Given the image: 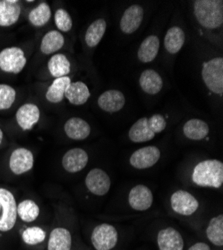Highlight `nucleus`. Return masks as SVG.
<instances>
[{
	"instance_id": "f257e3e1",
	"label": "nucleus",
	"mask_w": 223,
	"mask_h": 250,
	"mask_svg": "<svg viewBox=\"0 0 223 250\" xmlns=\"http://www.w3.org/2000/svg\"><path fill=\"white\" fill-rule=\"evenodd\" d=\"M193 10L198 23L206 29H216L223 23L221 0H195Z\"/></svg>"
},
{
	"instance_id": "f03ea898",
	"label": "nucleus",
	"mask_w": 223,
	"mask_h": 250,
	"mask_svg": "<svg viewBox=\"0 0 223 250\" xmlns=\"http://www.w3.org/2000/svg\"><path fill=\"white\" fill-rule=\"evenodd\" d=\"M192 181L198 186L219 188L223 183V163L216 159L199 162L193 169Z\"/></svg>"
},
{
	"instance_id": "7ed1b4c3",
	"label": "nucleus",
	"mask_w": 223,
	"mask_h": 250,
	"mask_svg": "<svg viewBox=\"0 0 223 250\" xmlns=\"http://www.w3.org/2000/svg\"><path fill=\"white\" fill-rule=\"evenodd\" d=\"M206 87L213 93L223 94V59L213 58L203 64L201 71Z\"/></svg>"
},
{
	"instance_id": "20e7f679",
	"label": "nucleus",
	"mask_w": 223,
	"mask_h": 250,
	"mask_svg": "<svg viewBox=\"0 0 223 250\" xmlns=\"http://www.w3.org/2000/svg\"><path fill=\"white\" fill-rule=\"evenodd\" d=\"M27 63L24 51L16 46L7 47L0 51V69L5 73L18 74Z\"/></svg>"
},
{
	"instance_id": "39448f33",
	"label": "nucleus",
	"mask_w": 223,
	"mask_h": 250,
	"mask_svg": "<svg viewBox=\"0 0 223 250\" xmlns=\"http://www.w3.org/2000/svg\"><path fill=\"white\" fill-rule=\"evenodd\" d=\"M0 205L2 210L0 216V231L8 232L16 223L17 204L14 195L5 188H0Z\"/></svg>"
},
{
	"instance_id": "423d86ee",
	"label": "nucleus",
	"mask_w": 223,
	"mask_h": 250,
	"mask_svg": "<svg viewBox=\"0 0 223 250\" xmlns=\"http://www.w3.org/2000/svg\"><path fill=\"white\" fill-rule=\"evenodd\" d=\"M118 240L116 228L110 224L97 225L92 231L91 242L96 250H111Z\"/></svg>"
},
{
	"instance_id": "0eeeda50",
	"label": "nucleus",
	"mask_w": 223,
	"mask_h": 250,
	"mask_svg": "<svg viewBox=\"0 0 223 250\" xmlns=\"http://www.w3.org/2000/svg\"><path fill=\"white\" fill-rule=\"evenodd\" d=\"M33 153L24 147H19L12 151L9 158V168L15 175H21L33 168Z\"/></svg>"
},
{
	"instance_id": "6e6552de",
	"label": "nucleus",
	"mask_w": 223,
	"mask_h": 250,
	"mask_svg": "<svg viewBox=\"0 0 223 250\" xmlns=\"http://www.w3.org/2000/svg\"><path fill=\"white\" fill-rule=\"evenodd\" d=\"M172 209L184 216H189L193 214L197 209L199 203L197 199L189 192L185 190H177L175 191L170 199Z\"/></svg>"
},
{
	"instance_id": "1a4fd4ad",
	"label": "nucleus",
	"mask_w": 223,
	"mask_h": 250,
	"mask_svg": "<svg viewBox=\"0 0 223 250\" xmlns=\"http://www.w3.org/2000/svg\"><path fill=\"white\" fill-rule=\"evenodd\" d=\"M87 189L94 195H105L111 185V180L108 174L100 168H94L88 172L85 178Z\"/></svg>"
},
{
	"instance_id": "9d476101",
	"label": "nucleus",
	"mask_w": 223,
	"mask_h": 250,
	"mask_svg": "<svg viewBox=\"0 0 223 250\" xmlns=\"http://www.w3.org/2000/svg\"><path fill=\"white\" fill-rule=\"evenodd\" d=\"M160 156V150L156 146H145L134 151L129 162L136 169H146L155 165Z\"/></svg>"
},
{
	"instance_id": "9b49d317",
	"label": "nucleus",
	"mask_w": 223,
	"mask_h": 250,
	"mask_svg": "<svg viewBox=\"0 0 223 250\" xmlns=\"http://www.w3.org/2000/svg\"><path fill=\"white\" fill-rule=\"evenodd\" d=\"M129 205L137 211L149 209L153 203V194L145 185H136L130 190L128 195Z\"/></svg>"
},
{
	"instance_id": "f8f14e48",
	"label": "nucleus",
	"mask_w": 223,
	"mask_h": 250,
	"mask_svg": "<svg viewBox=\"0 0 223 250\" xmlns=\"http://www.w3.org/2000/svg\"><path fill=\"white\" fill-rule=\"evenodd\" d=\"M15 118L22 130H31L40 119V109L33 103H25L18 108Z\"/></svg>"
},
{
	"instance_id": "ddd939ff",
	"label": "nucleus",
	"mask_w": 223,
	"mask_h": 250,
	"mask_svg": "<svg viewBox=\"0 0 223 250\" xmlns=\"http://www.w3.org/2000/svg\"><path fill=\"white\" fill-rule=\"evenodd\" d=\"M144 10L140 5L134 4L128 7L120 19V29L125 34L134 33L142 22Z\"/></svg>"
},
{
	"instance_id": "4468645a",
	"label": "nucleus",
	"mask_w": 223,
	"mask_h": 250,
	"mask_svg": "<svg viewBox=\"0 0 223 250\" xmlns=\"http://www.w3.org/2000/svg\"><path fill=\"white\" fill-rule=\"evenodd\" d=\"M88 163V154L82 148H72L62 157L63 168L69 173H76L82 169Z\"/></svg>"
},
{
	"instance_id": "2eb2a0df",
	"label": "nucleus",
	"mask_w": 223,
	"mask_h": 250,
	"mask_svg": "<svg viewBox=\"0 0 223 250\" xmlns=\"http://www.w3.org/2000/svg\"><path fill=\"white\" fill-rule=\"evenodd\" d=\"M159 250H183L184 242L181 234L172 227L162 229L157 235Z\"/></svg>"
},
{
	"instance_id": "dca6fc26",
	"label": "nucleus",
	"mask_w": 223,
	"mask_h": 250,
	"mask_svg": "<svg viewBox=\"0 0 223 250\" xmlns=\"http://www.w3.org/2000/svg\"><path fill=\"white\" fill-rule=\"evenodd\" d=\"M21 14V6L17 0H0V26L15 24Z\"/></svg>"
},
{
	"instance_id": "f3484780",
	"label": "nucleus",
	"mask_w": 223,
	"mask_h": 250,
	"mask_svg": "<svg viewBox=\"0 0 223 250\" xmlns=\"http://www.w3.org/2000/svg\"><path fill=\"white\" fill-rule=\"evenodd\" d=\"M125 104L123 93L118 90H107L98 98L99 107L106 112H117L122 109Z\"/></svg>"
},
{
	"instance_id": "a211bd4d",
	"label": "nucleus",
	"mask_w": 223,
	"mask_h": 250,
	"mask_svg": "<svg viewBox=\"0 0 223 250\" xmlns=\"http://www.w3.org/2000/svg\"><path fill=\"white\" fill-rule=\"evenodd\" d=\"M64 131L67 137L73 140H84L91 131L90 125L87 121L79 117L69 118L64 124Z\"/></svg>"
},
{
	"instance_id": "6ab92c4d",
	"label": "nucleus",
	"mask_w": 223,
	"mask_h": 250,
	"mask_svg": "<svg viewBox=\"0 0 223 250\" xmlns=\"http://www.w3.org/2000/svg\"><path fill=\"white\" fill-rule=\"evenodd\" d=\"M129 139L135 143H142L149 141L154 138L155 133L153 132L150 124L148 122V118L142 117L137 120L129 129L128 132Z\"/></svg>"
},
{
	"instance_id": "aec40b11",
	"label": "nucleus",
	"mask_w": 223,
	"mask_h": 250,
	"mask_svg": "<svg viewBox=\"0 0 223 250\" xmlns=\"http://www.w3.org/2000/svg\"><path fill=\"white\" fill-rule=\"evenodd\" d=\"M139 84L145 93L154 95L161 91L163 87V81L161 76L153 69H146L140 75Z\"/></svg>"
},
{
	"instance_id": "412c9836",
	"label": "nucleus",
	"mask_w": 223,
	"mask_h": 250,
	"mask_svg": "<svg viewBox=\"0 0 223 250\" xmlns=\"http://www.w3.org/2000/svg\"><path fill=\"white\" fill-rule=\"evenodd\" d=\"M71 233L68 229L56 227L50 233L47 249L48 250H70L71 249Z\"/></svg>"
},
{
	"instance_id": "4be33fe9",
	"label": "nucleus",
	"mask_w": 223,
	"mask_h": 250,
	"mask_svg": "<svg viewBox=\"0 0 223 250\" xmlns=\"http://www.w3.org/2000/svg\"><path fill=\"white\" fill-rule=\"evenodd\" d=\"M65 43L64 36L58 30L48 31L42 38L40 43V51L45 55L55 54L63 47Z\"/></svg>"
},
{
	"instance_id": "5701e85b",
	"label": "nucleus",
	"mask_w": 223,
	"mask_h": 250,
	"mask_svg": "<svg viewBox=\"0 0 223 250\" xmlns=\"http://www.w3.org/2000/svg\"><path fill=\"white\" fill-rule=\"evenodd\" d=\"M71 79L68 76L55 78L51 85L48 87L45 97L50 103H59L61 102L65 97V92L69 87Z\"/></svg>"
},
{
	"instance_id": "b1692460",
	"label": "nucleus",
	"mask_w": 223,
	"mask_h": 250,
	"mask_svg": "<svg viewBox=\"0 0 223 250\" xmlns=\"http://www.w3.org/2000/svg\"><path fill=\"white\" fill-rule=\"evenodd\" d=\"M90 97L89 88L81 81L71 82L65 92V98L73 105H82Z\"/></svg>"
},
{
	"instance_id": "393cba45",
	"label": "nucleus",
	"mask_w": 223,
	"mask_h": 250,
	"mask_svg": "<svg viewBox=\"0 0 223 250\" xmlns=\"http://www.w3.org/2000/svg\"><path fill=\"white\" fill-rule=\"evenodd\" d=\"M159 47H160V41L157 36L150 35L146 37L142 41V43H141L137 51V56L139 60L141 62H144V63L153 61L158 54Z\"/></svg>"
},
{
	"instance_id": "a878e982",
	"label": "nucleus",
	"mask_w": 223,
	"mask_h": 250,
	"mask_svg": "<svg viewBox=\"0 0 223 250\" xmlns=\"http://www.w3.org/2000/svg\"><path fill=\"white\" fill-rule=\"evenodd\" d=\"M183 133L188 139L201 140L208 135L209 126L205 121L193 118L184 124Z\"/></svg>"
},
{
	"instance_id": "bb28decb",
	"label": "nucleus",
	"mask_w": 223,
	"mask_h": 250,
	"mask_svg": "<svg viewBox=\"0 0 223 250\" xmlns=\"http://www.w3.org/2000/svg\"><path fill=\"white\" fill-rule=\"evenodd\" d=\"M47 67L54 78L64 77L70 72V62L64 54L55 53L48 60Z\"/></svg>"
},
{
	"instance_id": "cd10ccee",
	"label": "nucleus",
	"mask_w": 223,
	"mask_h": 250,
	"mask_svg": "<svg viewBox=\"0 0 223 250\" xmlns=\"http://www.w3.org/2000/svg\"><path fill=\"white\" fill-rule=\"evenodd\" d=\"M185 42V33L182 28L174 26L168 29L164 38L165 49L171 53L175 54L180 51Z\"/></svg>"
},
{
	"instance_id": "c85d7f7f",
	"label": "nucleus",
	"mask_w": 223,
	"mask_h": 250,
	"mask_svg": "<svg viewBox=\"0 0 223 250\" xmlns=\"http://www.w3.org/2000/svg\"><path fill=\"white\" fill-rule=\"evenodd\" d=\"M106 31V21L100 18L93 21L86 30L85 42L89 47H95L99 44Z\"/></svg>"
},
{
	"instance_id": "c756f323",
	"label": "nucleus",
	"mask_w": 223,
	"mask_h": 250,
	"mask_svg": "<svg viewBox=\"0 0 223 250\" xmlns=\"http://www.w3.org/2000/svg\"><path fill=\"white\" fill-rule=\"evenodd\" d=\"M51 18V9L48 3L41 2L31 9L28 14L29 22L35 27H42L48 23Z\"/></svg>"
},
{
	"instance_id": "7c9ffc66",
	"label": "nucleus",
	"mask_w": 223,
	"mask_h": 250,
	"mask_svg": "<svg viewBox=\"0 0 223 250\" xmlns=\"http://www.w3.org/2000/svg\"><path fill=\"white\" fill-rule=\"evenodd\" d=\"M206 235L211 243L217 246L223 245V215L213 217L206 228Z\"/></svg>"
},
{
	"instance_id": "2f4dec72",
	"label": "nucleus",
	"mask_w": 223,
	"mask_h": 250,
	"mask_svg": "<svg viewBox=\"0 0 223 250\" xmlns=\"http://www.w3.org/2000/svg\"><path fill=\"white\" fill-rule=\"evenodd\" d=\"M39 206L30 199H25L17 205V215L23 222H33L39 215Z\"/></svg>"
},
{
	"instance_id": "473e14b6",
	"label": "nucleus",
	"mask_w": 223,
	"mask_h": 250,
	"mask_svg": "<svg viewBox=\"0 0 223 250\" xmlns=\"http://www.w3.org/2000/svg\"><path fill=\"white\" fill-rule=\"evenodd\" d=\"M45 237V231L38 226L28 227L22 233V239L28 245H36L38 243H41L44 241Z\"/></svg>"
},
{
	"instance_id": "72a5a7b5",
	"label": "nucleus",
	"mask_w": 223,
	"mask_h": 250,
	"mask_svg": "<svg viewBox=\"0 0 223 250\" xmlns=\"http://www.w3.org/2000/svg\"><path fill=\"white\" fill-rule=\"evenodd\" d=\"M16 99V90L8 84H0V110L9 109Z\"/></svg>"
},
{
	"instance_id": "f704fd0d",
	"label": "nucleus",
	"mask_w": 223,
	"mask_h": 250,
	"mask_svg": "<svg viewBox=\"0 0 223 250\" xmlns=\"http://www.w3.org/2000/svg\"><path fill=\"white\" fill-rule=\"evenodd\" d=\"M54 22L55 25L58 29V31H62V32H68L72 28L73 22L71 16L69 13L62 8H59L55 11L54 14Z\"/></svg>"
},
{
	"instance_id": "c9c22d12",
	"label": "nucleus",
	"mask_w": 223,
	"mask_h": 250,
	"mask_svg": "<svg viewBox=\"0 0 223 250\" xmlns=\"http://www.w3.org/2000/svg\"><path fill=\"white\" fill-rule=\"evenodd\" d=\"M148 122L150 124V126L153 130V132L160 133L161 131H163L166 127V121L165 118L160 115V114H154L150 118H148Z\"/></svg>"
},
{
	"instance_id": "e433bc0d",
	"label": "nucleus",
	"mask_w": 223,
	"mask_h": 250,
	"mask_svg": "<svg viewBox=\"0 0 223 250\" xmlns=\"http://www.w3.org/2000/svg\"><path fill=\"white\" fill-rule=\"evenodd\" d=\"M188 250H211V249L206 243L197 242V243L193 244Z\"/></svg>"
},
{
	"instance_id": "4c0bfd02",
	"label": "nucleus",
	"mask_w": 223,
	"mask_h": 250,
	"mask_svg": "<svg viewBox=\"0 0 223 250\" xmlns=\"http://www.w3.org/2000/svg\"><path fill=\"white\" fill-rule=\"evenodd\" d=\"M2 141H3V131L1 128H0V145H1Z\"/></svg>"
},
{
	"instance_id": "58836bf2",
	"label": "nucleus",
	"mask_w": 223,
	"mask_h": 250,
	"mask_svg": "<svg viewBox=\"0 0 223 250\" xmlns=\"http://www.w3.org/2000/svg\"><path fill=\"white\" fill-rule=\"evenodd\" d=\"M0 211H1V205H0Z\"/></svg>"
}]
</instances>
